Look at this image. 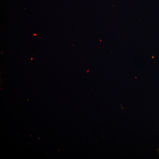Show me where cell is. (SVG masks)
Returning <instances> with one entry per match:
<instances>
[{
	"label": "cell",
	"instance_id": "1",
	"mask_svg": "<svg viewBox=\"0 0 159 159\" xmlns=\"http://www.w3.org/2000/svg\"><path fill=\"white\" fill-rule=\"evenodd\" d=\"M157 150H158V154H159V148Z\"/></svg>",
	"mask_w": 159,
	"mask_h": 159
}]
</instances>
